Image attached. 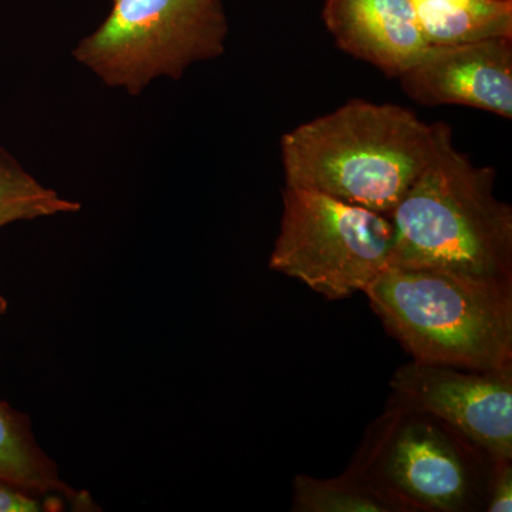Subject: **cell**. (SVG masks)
I'll return each instance as SVG.
<instances>
[{
  "label": "cell",
  "mask_w": 512,
  "mask_h": 512,
  "mask_svg": "<svg viewBox=\"0 0 512 512\" xmlns=\"http://www.w3.org/2000/svg\"><path fill=\"white\" fill-rule=\"evenodd\" d=\"M494 463L443 421L392 399L350 467L406 512H467L485 510Z\"/></svg>",
  "instance_id": "obj_4"
},
{
  "label": "cell",
  "mask_w": 512,
  "mask_h": 512,
  "mask_svg": "<svg viewBox=\"0 0 512 512\" xmlns=\"http://www.w3.org/2000/svg\"><path fill=\"white\" fill-rule=\"evenodd\" d=\"M429 46L512 37V0H412Z\"/></svg>",
  "instance_id": "obj_10"
},
{
  "label": "cell",
  "mask_w": 512,
  "mask_h": 512,
  "mask_svg": "<svg viewBox=\"0 0 512 512\" xmlns=\"http://www.w3.org/2000/svg\"><path fill=\"white\" fill-rule=\"evenodd\" d=\"M512 510V460L495 461L487 488L488 512H511Z\"/></svg>",
  "instance_id": "obj_15"
},
{
  "label": "cell",
  "mask_w": 512,
  "mask_h": 512,
  "mask_svg": "<svg viewBox=\"0 0 512 512\" xmlns=\"http://www.w3.org/2000/svg\"><path fill=\"white\" fill-rule=\"evenodd\" d=\"M228 20L222 0H113L109 16L73 50L76 62L131 96L158 77L220 57Z\"/></svg>",
  "instance_id": "obj_5"
},
{
  "label": "cell",
  "mask_w": 512,
  "mask_h": 512,
  "mask_svg": "<svg viewBox=\"0 0 512 512\" xmlns=\"http://www.w3.org/2000/svg\"><path fill=\"white\" fill-rule=\"evenodd\" d=\"M0 478L40 493L84 497L60 478L59 468L33 436L28 414L0 400Z\"/></svg>",
  "instance_id": "obj_11"
},
{
  "label": "cell",
  "mask_w": 512,
  "mask_h": 512,
  "mask_svg": "<svg viewBox=\"0 0 512 512\" xmlns=\"http://www.w3.org/2000/svg\"><path fill=\"white\" fill-rule=\"evenodd\" d=\"M363 293L413 360L483 372L512 365V284L389 266Z\"/></svg>",
  "instance_id": "obj_3"
},
{
  "label": "cell",
  "mask_w": 512,
  "mask_h": 512,
  "mask_svg": "<svg viewBox=\"0 0 512 512\" xmlns=\"http://www.w3.org/2000/svg\"><path fill=\"white\" fill-rule=\"evenodd\" d=\"M323 22L340 50L399 77L429 43L412 0H325Z\"/></svg>",
  "instance_id": "obj_9"
},
{
  "label": "cell",
  "mask_w": 512,
  "mask_h": 512,
  "mask_svg": "<svg viewBox=\"0 0 512 512\" xmlns=\"http://www.w3.org/2000/svg\"><path fill=\"white\" fill-rule=\"evenodd\" d=\"M292 511L298 512H406L369 478L349 467L335 478L299 474L293 480Z\"/></svg>",
  "instance_id": "obj_12"
},
{
  "label": "cell",
  "mask_w": 512,
  "mask_h": 512,
  "mask_svg": "<svg viewBox=\"0 0 512 512\" xmlns=\"http://www.w3.org/2000/svg\"><path fill=\"white\" fill-rule=\"evenodd\" d=\"M424 107L464 106L512 119V37L429 46L399 76Z\"/></svg>",
  "instance_id": "obj_8"
},
{
  "label": "cell",
  "mask_w": 512,
  "mask_h": 512,
  "mask_svg": "<svg viewBox=\"0 0 512 512\" xmlns=\"http://www.w3.org/2000/svg\"><path fill=\"white\" fill-rule=\"evenodd\" d=\"M6 311H8V299L0 293V316L5 315Z\"/></svg>",
  "instance_id": "obj_16"
},
{
  "label": "cell",
  "mask_w": 512,
  "mask_h": 512,
  "mask_svg": "<svg viewBox=\"0 0 512 512\" xmlns=\"http://www.w3.org/2000/svg\"><path fill=\"white\" fill-rule=\"evenodd\" d=\"M79 202L66 200L39 183L5 148H0V228L18 221L80 211Z\"/></svg>",
  "instance_id": "obj_13"
},
{
  "label": "cell",
  "mask_w": 512,
  "mask_h": 512,
  "mask_svg": "<svg viewBox=\"0 0 512 512\" xmlns=\"http://www.w3.org/2000/svg\"><path fill=\"white\" fill-rule=\"evenodd\" d=\"M495 178L454 146L453 128L437 123L433 156L390 215L389 266L512 284V208L495 197Z\"/></svg>",
  "instance_id": "obj_1"
},
{
  "label": "cell",
  "mask_w": 512,
  "mask_h": 512,
  "mask_svg": "<svg viewBox=\"0 0 512 512\" xmlns=\"http://www.w3.org/2000/svg\"><path fill=\"white\" fill-rule=\"evenodd\" d=\"M97 510L90 494L74 498L60 493H40L0 478V512H60Z\"/></svg>",
  "instance_id": "obj_14"
},
{
  "label": "cell",
  "mask_w": 512,
  "mask_h": 512,
  "mask_svg": "<svg viewBox=\"0 0 512 512\" xmlns=\"http://www.w3.org/2000/svg\"><path fill=\"white\" fill-rule=\"evenodd\" d=\"M390 386L394 402L443 421L491 460H512V365L483 372L412 360Z\"/></svg>",
  "instance_id": "obj_7"
},
{
  "label": "cell",
  "mask_w": 512,
  "mask_h": 512,
  "mask_svg": "<svg viewBox=\"0 0 512 512\" xmlns=\"http://www.w3.org/2000/svg\"><path fill=\"white\" fill-rule=\"evenodd\" d=\"M390 217L309 188L286 185L269 269L298 279L328 301L350 298L389 268Z\"/></svg>",
  "instance_id": "obj_6"
},
{
  "label": "cell",
  "mask_w": 512,
  "mask_h": 512,
  "mask_svg": "<svg viewBox=\"0 0 512 512\" xmlns=\"http://www.w3.org/2000/svg\"><path fill=\"white\" fill-rule=\"evenodd\" d=\"M437 123L397 104L350 100L281 138L286 185L390 217L426 167Z\"/></svg>",
  "instance_id": "obj_2"
}]
</instances>
